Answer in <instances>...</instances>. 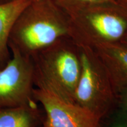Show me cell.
<instances>
[{"label": "cell", "mask_w": 127, "mask_h": 127, "mask_svg": "<svg viewBox=\"0 0 127 127\" xmlns=\"http://www.w3.org/2000/svg\"><path fill=\"white\" fill-rule=\"evenodd\" d=\"M65 37L31 57L34 85L67 102L75 103L76 88L81 71L80 50Z\"/></svg>", "instance_id": "6da1fadb"}, {"label": "cell", "mask_w": 127, "mask_h": 127, "mask_svg": "<svg viewBox=\"0 0 127 127\" xmlns=\"http://www.w3.org/2000/svg\"><path fill=\"white\" fill-rule=\"evenodd\" d=\"M48 0H33L16 20L8 39L14 48L29 57L69 36V25L51 10Z\"/></svg>", "instance_id": "7a4b0ae2"}, {"label": "cell", "mask_w": 127, "mask_h": 127, "mask_svg": "<svg viewBox=\"0 0 127 127\" xmlns=\"http://www.w3.org/2000/svg\"><path fill=\"white\" fill-rule=\"evenodd\" d=\"M81 71L75 103L102 119L118 106V94L93 48L79 47Z\"/></svg>", "instance_id": "3957f363"}, {"label": "cell", "mask_w": 127, "mask_h": 127, "mask_svg": "<svg viewBox=\"0 0 127 127\" xmlns=\"http://www.w3.org/2000/svg\"><path fill=\"white\" fill-rule=\"evenodd\" d=\"M11 57L0 69V108L35 105L34 66L31 57L10 49Z\"/></svg>", "instance_id": "277c9868"}, {"label": "cell", "mask_w": 127, "mask_h": 127, "mask_svg": "<svg viewBox=\"0 0 127 127\" xmlns=\"http://www.w3.org/2000/svg\"><path fill=\"white\" fill-rule=\"evenodd\" d=\"M127 32V11L90 14L83 22L69 27V35L79 47L120 42Z\"/></svg>", "instance_id": "5b68a950"}, {"label": "cell", "mask_w": 127, "mask_h": 127, "mask_svg": "<svg viewBox=\"0 0 127 127\" xmlns=\"http://www.w3.org/2000/svg\"><path fill=\"white\" fill-rule=\"evenodd\" d=\"M33 96L42 107L43 127H99L101 119L75 103L63 100L44 88L35 87Z\"/></svg>", "instance_id": "8992f818"}, {"label": "cell", "mask_w": 127, "mask_h": 127, "mask_svg": "<svg viewBox=\"0 0 127 127\" xmlns=\"http://www.w3.org/2000/svg\"><path fill=\"white\" fill-rule=\"evenodd\" d=\"M102 63L117 94L127 87V47L121 42L93 48Z\"/></svg>", "instance_id": "52a82bcc"}, {"label": "cell", "mask_w": 127, "mask_h": 127, "mask_svg": "<svg viewBox=\"0 0 127 127\" xmlns=\"http://www.w3.org/2000/svg\"><path fill=\"white\" fill-rule=\"evenodd\" d=\"M33 0H13L0 4V69L11 57L8 46L9 34L16 20Z\"/></svg>", "instance_id": "ba28073f"}, {"label": "cell", "mask_w": 127, "mask_h": 127, "mask_svg": "<svg viewBox=\"0 0 127 127\" xmlns=\"http://www.w3.org/2000/svg\"><path fill=\"white\" fill-rule=\"evenodd\" d=\"M45 114L38 104L0 108V127H41Z\"/></svg>", "instance_id": "9c48e42d"}, {"label": "cell", "mask_w": 127, "mask_h": 127, "mask_svg": "<svg viewBox=\"0 0 127 127\" xmlns=\"http://www.w3.org/2000/svg\"><path fill=\"white\" fill-rule=\"evenodd\" d=\"M99 127H127V111L115 108L101 119Z\"/></svg>", "instance_id": "30bf717a"}, {"label": "cell", "mask_w": 127, "mask_h": 127, "mask_svg": "<svg viewBox=\"0 0 127 127\" xmlns=\"http://www.w3.org/2000/svg\"><path fill=\"white\" fill-rule=\"evenodd\" d=\"M117 107L127 111V87L118 92Z\"/></svg>", "instance_id": "8fae6325"}, {"label": "cell", "mask_w": 127, "mask_h": 127, "mask_svg": "<svg viewBox=\"0 0 127 127\" xmlns=\"http://www.w3.org/2000/svg\"><path fill=\"white\" fill-rule=\"evenodd\" d=\"M81 1L88 2H105V1H109V0H81Z\"/></svg>", "instance_id": "7c38bea8"}, {"label": "cell", "mask_w": 127, "mask_h": 127, "mask_svg": "<svg viewBox=\"0 0 127 127\" xmlns=\"http://www.w3.org/2000/svg\"><path fill=\"white\" fill-rule=\"evenodd\" d=\"M120 42H121V44H123V45H124L127 47V32L125 34L123 38V39L121 40Z\"/></svg>", "instance_id": "4fadbf2b"}, {"label": "cell", "mask_w": 127, "mask_h": 127, "mask_svg": "<svg viewBox=\"0 0 127 127\" xmlns=\"http://www.w3.org/2000/svg\"><path fill=\"white\" fill-rule=\"evenodd\" d=\"M13 1V0H0V4H4V3L10 2V1Z\"/></svg>", "instance_id": "5bb4252c"}, {"label": "cell", "mask_w": 127, "mask_h": 127, "mask_svg": "<svg viewBox=\"0 0 127 127\" xmlns=\"http://www.w3.org/2000/svg\"><path fill=\"white\" fill-rule=\"evenodd\" d=\"M124 1H125V4H126V7L127 8V0H124Z\"/></svg>", "instance_id": "9a60e30c"}, {"label": "cell", "mask_w": 127, "mask_h": 127, "mask_svg": "<svg viewBox=\"0 0 127 127\" xmlns=\"http://www.w3.org/2000/svg\"><path fill=\"white\" fill-rule=\"evenodd\" d=\"M41 127H42V126H41Z\"/></svg>", "instance_id": "2e32d148"}]
</instances>
